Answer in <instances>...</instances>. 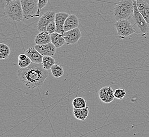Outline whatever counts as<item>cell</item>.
<instances>
[{
	"instance_id": "3957f363",
	"label": "cell",
	"mask_w": 149,
	"mask_h": 137,
	"mask_svg": "<svg viewBox=\"0 0 149 137\" xmlns=\"http://www.w3.org/2000/svg\"><path fill=\"white\" fill-rule=\"evenodd\" d=\"M4 15L13 21H22L24 15L21 0H11L7 2L4 9Z\"/></svg>"
},
{
	"instance_id": "8fae6325",
	"label": "cell",
	"mask_w": 149,
	"mask_h": 137,
	"mask_svg": "<svg viewBox=\"0 0 149 137\" xmlns=\"http://www.w3.org/2000/svg\"><path fill=\"white\" fill-rule=\"evenodd\" d=\"M69 13L65 12L56 13L55 15V21L56 24V32L59 33H63V26L67 18L69 16Z\"/></svg>"
},
{
	"instance_id": "7a4b0ae2",
	"label": "cell",
	"mask_w": 149,
	"mask_h": 137,
	"mask_svg": "<svg viewBox=\"0 0 149 137\" xmlns=\"http://www.w3.org/2000/svg\"><path fill=\"white\" fill-rule=\"evenodd\" d=\"M134 6L133 0H120L115 4L114 17L116 21L130 19L134 13Z\"/></svg>"
},
{
	"instance_id": "9a60e30c",
	"label": "cell",
	"mask_w": 149,
	"mask_h": 137,
	"mask_svg": "<svg viewBox=\"0 0 149 137\" xmlns=\"http://www.w3.org/2000/svg\"><path fill=\"white\" fill-rule=\"evenodd\" d=\"M35 42L38 45H43L52 42L50 34L47 32H40L35 37Z\"/></svg>"
},
{
	"instance_id": "484cf974",
	"label": "cell",
	"mask_w": 149,
	"mask_h": 137,
	"mask_svg": "<svg viewBox=\"0 0 149 137\" xmlns=\"http://www.w3.org/2000/svg\"><path fill=\"white\" fill-rule=\"evenodd\" d=\"M2 1H5L6 2H7L10 1H11V0H2Z\"/></svg>"
},
{
	"instance_id": "2e32d148",
	"label": "cell",
	"mask_w": 149,
	"mask_h": 137,
	"mask_svg": "<svg viewBox=\"0 0 149 137\" xmlns=\"http://www.w3.org/2000/svg\"><path fill=\"white\" fill-rule=\"evenodd\" d=\"M50 37L52 43L55 45L57 48L61 47L66 43V40L63 37V34L62 33H59L56 32L50 34Z\"/></svg>"
},
{
	"instance_id": "603a6c76",
	"label": "cell",
	"mask_w": 149,
	"mask_h": 137,
	"mask_svg": "<svg viewBox=\"0 0 149 137\" xmlns=\"http://www.w3.org/2000/svg\"><path fill=\"white\" fill-rule=\"evenodd\" d=\"M126 92L123 89H117L114 91V97L118 100H122L126 96Z\"/></svg>"
},
{
	"instance_id": "ffe728a7",
	"label": "cell",
	"mask_w": 149,
	"mask_h": 137,
	"mask_svg": "<svg viewBox=\"0 0 149 137\" xmlns=\"http://www.w3.org/2000/svg\"><path fill=\"white\" fill-rule=\"evenodd\" d=\"M51 71L53 76L55 78H59L63 75L64 70L63 67L60 65L55 64L51 68Z\"/></svg>"
},
{
	"instance_id": "d6986e66",
	"label": "cell",
	"mask_w": 149,
	"mask_h": 137,
	"mask_svg": "<svg viewBox=\"0 0 149 137\" xmlns=\"http://www.w3.org/2000/svg\"><path fill=\"white\" fill-rule=\"evenodd\" d=\"M11 50L9 46L4 43H0V59L4 60L9 57Z\"/></svg>"
},
{
	"instance_id": "44dd1931",
	"label": "cell",
	"mask_w": 149,
	"mask_h": 137,
	"mask_svg": "<svg viewBox=\"0 0 149 137\" xmlns=\"http://www.w3.org/2000/svg\"><path fill=\"white\" fill-rule=\"evenodd\" d=\"M42 64L44 68L48 70L56 64V61L52 56H43Z\"/></svg>"
},
{
	"instance_id": "5bb4252c",
	"label": "cell",
	"mask_w": 149,
	"mask_h": 137,
	"mask_svg": "<svg viewBox=\"0 0 149 137\" xmlns=\"http://www.w3.org/2000/svg\"><path fill=\"white\" fill-rule=\"evenodd\" d=\"M139 11L149 24V4L143 0H136Z\"/></svg>"
},
{
	"instance_id": "e0dca14e",
	"label": "cell",
	"mask_w": 149,
	"mask_h": 137,
	"mask_svg": "<svg viewBox=\"0 0 149 137\" xmlns=\"http://www.w3.org/2000/svg\"><path fill=\"white\" fill-rule=\"evenodd\" d=\"M89 110V107L88 106H86V107L83 108H74L73 113L74 117L78 120L84 121L86 120L88 116Z\"/></svg>"
},
{
	"instance_id": "30bf717a",
	"label": "cell",
	"mask_w": 149,
	"mask_h": 137,
	"mask_svg": "<svg viewBox=\"0 0 149 137\" xmlns=\"http://www.w3.org/2000/svg\"><path fill=\"white\" fill-rule=\"evenodd\" d=\"M35 48L43 56L52 57L55 55L57 50V48L52 42H50L43 45L36 44L35 46Z\"/></svg>"
},
{
	"instance_id": "8992f818",
	"label": "cell",
	"mask_w": 149,
	"mask_h": 137,
	"mask_svg": "<svg viewBox=\"0 0 149 137\" xmlns=\"http://www.w3.org/2000/svg\"><path fill=\"white\" fill-rule=\"evenodd\" d=\"M114 26L117 30L118 35L121 39L128 37L132 34L136 33L130 19L118 21L115 23Z\"/></svg>"
},
{
	"instance_id": "d4e9b609",
	"label": "cell",
	"mask_w": 149,
	"mask_h": 137,
	"mask_svg": "<svg viewBox=\"0 0 149 137\" xmlns=\"http://www.w3.org/2000/svg\"><path fill=\"white\" fill-rule=\"evenodd\" d=\"M49 1V0H39L38 6H39V9L40 11H41V10L47 5Z\"/></svg>"
},
{
	"instance_id": "cb8c5ba5",
	"label": "cell",
	"mask_w": 149,
	"mask_h": 137,
	"mask_svg": "<svg viewBox=\"0 0 149 137\" xmlns=\"http://www.w3.org/2000/svg\"><path fill=\"white\" fill-rule=\"evenodd\" d=\"M57 28L55 21L49 23L47 27V32L50 34H52L56 32Z\"/></svg>"
},
{
	"instance_id": "7c38bea8",
	"label": "cell",
	"mask_w": 149,
	"mask_h": 137,
	"mask_svg": "<svg viewBox=\"0 0 149 137\" xmlns=\"http://www.w3.org/2000/svg\"><path fill=\"white\" fill-rule=\"evenodd\" d=\"M79 25V21L76 15H70L67 18L64 24V32L78 28Z\"/></svg>"
},
{
	"instance_id": "277c9868",
	"label": "cell",
	"mask_w": 149,
	"mask_h": 137,
	"mask_svg": "<svg viewBox=\"0 0 149 137\" xmlns=\"http://www.w3.org/2000/svg\"><path fill=\"white\" fill-rule=\"evenodd\" d=\"M134 6V13L132 17L130 19L131 21L136 33L141 34L142 37L146 35L149 31V24L146 22L142 15L138 10L136 0H133Z\"/></svg>"
},
{
	"instance_id": "9c48e42d",
	"label": "cell",
	"mask_w": 149,
	"mask_h": 137,
	"mask_svg": "<svg viewBox=\"0 0 149 137\" xmlns=\"http://www.w3.org/2000/svg\"><path fill=\"white\" fill-rule=\"evenodd\" d=\"M99 97L105 103L112 102L114 99V91L111 86H104L99 91Z\"/></svg>"
},
{
	"instance_id": "6da1fadb",
	"label": "cell",
	"mask_w": 149,
	"mask_h": 137,
	"mask_svg": "<svg viewBox=\"0 0 149 137\" xmlns=\"http://www.w3.org/2000/svg\"><path fill=\"white\" fill-rule=\"evenodd\" d=\"M20 81L29 89L41 87L49 76V72L44 68L42 63L32 62L24 68H20L17 72Z\"/></svg>"
},
{
	"instance_id": "4fadbf2b",
	"label": "cell",
	"mask_w": 149,
	"mask_h": 137,
	"mask_svg": "<svg viewBox=\"0 0 149 137\" xmlns=\"http://www.w3.org/2000/svg\"><path fill=\"white\" fill-rule=\"evenodd\" d=\"M26 54L31 60L32 62L36 63H42L43 56L34 48H29L26 50Z\"/></svg>"
},
{
	"instance_id": "5b68a950",
	"label": "cell",
	"mask_w": 149,
	"mask_h": 137,
	"mask_svg": "<svg viewBox=\"0 0 149 137\" xmlns=\"http://www.w3.org/2000/svg\"><path fill=\"white\" fill-rule=\"evenodd\" d=\"M24 18L29 20L34 17H39L41 11L39 9V0H21Z\"/></svg>"
},
{
	"instance_id": "ac0fdd59",
	"label": "cell",
	"mask_w": 149,
	"mask_h": 137,
	"mask_svg": "<svg viewBox=\"0 0 149 137\" xmlns=\"http://www.w3.org/2000/svg\"><path fill=\"white\" fill-rule=\"evenodd\" d=\"M18 65L20 68H24L32 63V61L26 54H21L18 57Z\"/></svg>"
},
{
	"instance_id": "52a82bcc",
	"label": "cell",
	"mask_w": 149,
	"mask_h": 137,
	"mask_svg": "<svg viewBox=\"0 0 149 137\" xmlns=\"http://www.w3.org/2000/svg\"><path fill=\"white\" fill-rule=\"evenodd\" d=\"M56 12L54 11H49L43 14L38 21L37 29L39 32H47V27L49 23L55 21V15Z\"/></svg>"
},
{
	"instance_id": "ba28073f",
	"label": "cell",
	"mask_w": 149,
	"mask_h": 137,
	"mask_svg": "<svg viewBox=\"0 0 149 137\" xmlns=\"http://www.w3.org/2000/svg\"><path fill=\"white\" fill-rule=\"evenodd\" d=\"M63 34L66 40V43L68 45L77 43L80 37H81V32L78 28L65 32Z\"/></svg>"
},
{
	"instance_id": "7402d4cb",
	"label": "cell",
	"mask_w": 149,
	"mask_h": 137,
	"mask_svg": "<svg viewBox=\"0 0 149 137\" xmlns=\"http://www.w3.org/2000/svg\"><path fill=\"white\" fill-rule=\"evenodd\" d=\"M72 106L74 108H83L86 107V100L83 98L78 97L73 99L72 101Z\"/></svg>"
}]
</instances>
